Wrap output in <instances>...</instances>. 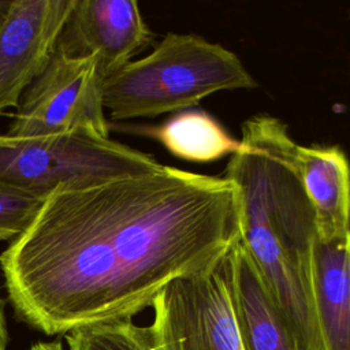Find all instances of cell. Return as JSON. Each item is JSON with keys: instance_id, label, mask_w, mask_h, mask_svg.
Returning a JSON list of instances; mask_svg holds the SVG:
<instances>
[{"instance_id": "15", "label": "cell", "mask_w": 350, "mask_h": 350, "mask_svg": "<svg viewBox=\"0 0 350 350\" xmlns=\"http://www.w3.org/2000/svg\"><path fill=\"white\" fill-rule=\"evenodd\" d=\"M8 345V329L5 320V302L0 297V350H7Z\"/></svg>"}, {"instance_id": "16", "label": "cell", "mask_w": 350, "mask_h": 350, "mask_svg": "<svg viewBox=\"0 0 350 350\" xmlns=\"http://www.w3.org/2000/svg\"><path fill=\"white\" fill-rule=\"evenodd\" d=\"M30 350H64L60 342H38L30 347Z\"/></svg>"}, {"instance_id": "6", "label": "cell", "mask_w": 350, "mask_h": 350, "mask_svg": "<svg viewBox=\"0 0 350 350\" xmlns=\"http://www.w3.org/2000/svg\"><path fill=\"white\" fill-rule=\"evenodd\" d=\"M226 258L171 280L156 295L146 327L150 350H243Z\"/></svg>"}, {"instance_id": "11", "label": "cell", "mask_w": 350, "mask_h": 350, "mask_svg": "<svg viewBox=\"0 0 350 350\" xmlns=\"http://www.w3.org/2000/svg\"><path fill=\"white\" fill-rule=\"evenodd\" d=\"M310 286L320 350H350V232L316 239Z\"/></svg>"}, {"instance_id": "17", "label": "cell", "mask_w": 350, "mask_h": 350, "mask_svg": "<svg viewBox=\"0 0 350 350\" xmlns=\"http://www.w3.org/2000/svg\"><path fill=\"white\" fill-rule=\"evenodd\" d=\"M11 1H12V0H0V25H1V22H3V19H4V16H5V14H7L8 8H10V5H11Z\"/></svg>"}, {"instance_id": "14", "label": "cell", "mask_w": 350, "mask_h": 350, "mask_svg": "<svg viewBox=\"0 0 350 350\" xmlns=\"http://www.w3.org/2000/svg\"><path fill=\"white\" fill-rule=\"evenodd\" d=\"M44 200L0 187V242L14 241L33 221Z\"/></svg>"}, {"instance_id": "2", "label": "cell", "mask_w": 350, "mask_h": 350, "mask_svg": "<svg viewBox=\"0 0 350 350\" xmlns=\"http://www.w3.org/2000/svg\"><path fill=\"white\" fill-rule=\"evenodd\" d=\"M239 139L224 178L238 191L241 242L302 350H320L310 286L317 228L295 170V141L267 113L246 119Z\"/></svg>"}, {"instance_id": "13", "label": "cell", "mask_w": 350, "mask_h": 350, "mask_svg": "<svg viewBox=\"0 0 350 350\" xmlns=\"http://www.w3.org/2000/svg\"><path fill=\"white\" fill-rule=\"evenodd\" d=\"M64 338L68 350H150L146 327L133 320L82 327Z\"/></svg>"}, {"instance_id": "18", "label": "cell", "mask_w": 350, "mask_h": 350, "mask_svg": "<svg viewBox=\"0 0 350 350\" xmlns=\"http://www.w3.org/2000/svg\"><path fill=\"white\" fill-rule=\"evenodd\" d=\"M347 15H349V19H350V8H349V11H347Z\"/></svg>"}, {"instance_id": "3", "label": "cell", "mask_w": 350, "mask_h": 350, "mask_svg": "<svg viewBox=\"0 0 350 350\" xmlns=\"http://www.w3.org/2000/svg\"><path fill=\"white\" fill-rule=\"evenodd\" d=\"M256 86L234 52L196 34L170 31L150 53L104 79L103 101L111 119L120 122L180 112L216 92Z\"/></svg>"}, {"instance_id": "7", "label": "cell", "mask_w": 350, "mask_h": 350, "mask_svg": "<svg viewBox=\"0 0 350 350\" xmlns=\"http://www.w3.org/2000/svg\"><path fill=\"white\" fill-rule=\"evenodd\" d=\"M154 40L134 0H75L53 52L97 59L109 77L144 52Z\"/></svg>"}, {"instance_id": "10", "label": "cell", "mask_w": 350, "mask_h": 350, "mask_svg": "<svg viewBox=\"0 0 350 350\" xmlns=\"http://www.w3.org/2000/svg\"><path fill=\"white\" fill-rule=\"evenodd\" d=\"M293 159L312 205L317 238L325 242L350 232V163L339 146L295 144Z\"/></svg>"}, {"instance_id": "12", "label": "cell", "mask_w": 350, "mask_h": 350, "mask_svg": "<svg viewBox=\"0 0 350 350\" xmlns=\"http://www.w3.org/2000/svg\"><path fill=\"white\" fill-rule=\"evenodd\" d=\"M129 130L159 141L171 154L189 161H213L234 154L241 139L232 138L223 126L201 109H185L159 126H134Z\"/></svg>"}, {"instance_id": "5", "label": "cell", "mask_w": 350, "mask_h": 350, "mask_svg": "<svg viewBox=\"0 0 350 350\" xmlns=\"http://www.w3.org/2000/svg\"><path fill=\"white\" fill-rule=\"evenodd\" d=\"M103 83L96 57H70L53 52L23 92L4 134L29 138L85 133L109 138Z\"/></svg>"}, {"instance_id": "4", "label": "cell", "mask_w": 350, "mask_h": 350, "mask_svg": "<svg viewBox=\"0 0 350 350\" xmlns=\"http://www.w3.org/2000/svg\"><path fill=\"white\" fill-rule=\"evenodd\" d=\"M163 165L141 150L94 134H0V187L41 200L62 189L153 174Z\"/></svg>"}, {"instance_id": "8", "label": "cell", "mask_w": 350, "mask_h": 350, "mask_svg": "<svg viewBox=\"0 0 350 350\" xmlns=\"http://www.w3.org/2000/svg\"><path fill=\"white\" fill-rule=\"evenodd\" d=\"M75 0H12L0 25V113L16 109L51 59Z\"/></svg>"}, {"instance_id": "9", "label": "cell", "mask_w": 350, "mask_h": 350, "mask_svg": "<svg viewBox=\"0 0 350 350\" xmlns=\"http://www.w3.org/2000/svg\"><path fill=\"white\" fill-rule=\"evenodd\" d=\"M226 265L243 350H302L241 239L227 254Z\"/></svg>"}, {"instance_id": "1", "label": "cell", "mask_w": 350, "mask_h": 350, "mask_svg": "<svg viewBox=\"0 0 350 350\" xmlns=\"http://www.w3.org/2000/svg\"><path fill=\"white\" fill-rule=\"evenodd\" d=\"M241 239L235 186L163 165L62 189L0 254L15 316L46 335L150 308L174 279L219 264Z\"/></svg>"}]
</instances>
